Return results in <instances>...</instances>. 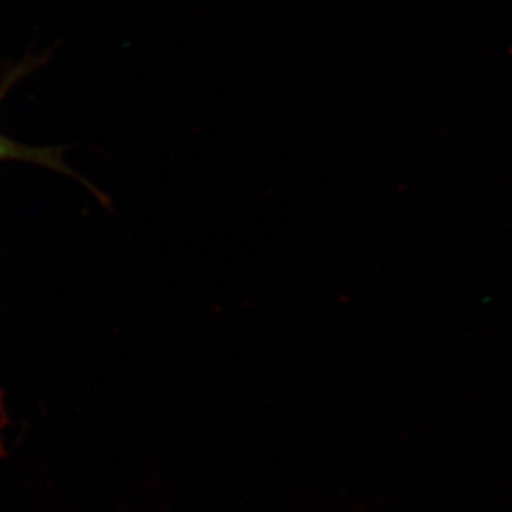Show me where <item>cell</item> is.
Wrapping results in <instances>:
<instances>
[{"label": "cell", "instance_id": "6da1fadb", "mask_svg": "<svg viewBox=\"0 0 512 512\" xmlns=\"http://www.w3.org/2000/svg\"><path fill=\"white\" fill-rule=\"evenodd\" d=\"M42 64H44L42 55H27L25 59L20 60L19 64L12 65L10 69L5 70L4 77L0 79V102L5 99V95L9 94L12 87L19 84L20 80L25 79L27 75L32 74L34 70L39 69ZM10 160L37 163V165L54 168L60 172L70 173L69 168L65 167L62 162L59 152L50 150V148L25 147L0 132V162H10Z\"/></svg>", "mask_w": 512, "mask_h": 512}]
</instances>
